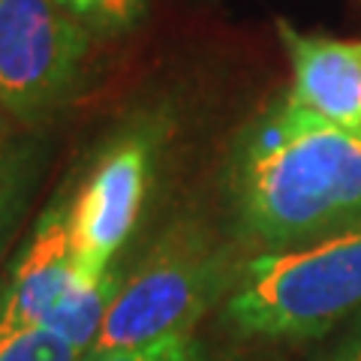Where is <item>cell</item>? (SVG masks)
Here are the masks:
<instances>
[{
    "label": "cell",
    "instance_id": "4fadbf2b",
    "mask_svg": "<svg viewBox=\"0 0 361 361\" xmlns=\"http://www.w3.org/2000/svg\"><path fill=\"white\" fill-rule=\"evenodd\" d=\"M9 127H13V121H9V118L4 115V109H0V139H6V135H13V133H9Z\"/></svg>",
    "mask_w": 361,
    "mask_h": 361
},
{
    "label": "cell",
    "instance_id": "8fae6325",
    "mask_svg": "<svg viewBox=\"0 0 361 361\" xmlns=\"http://www.w3.org/2000/svg\"><path fill=\"white\" fill-rule=\"evenodd\" d=\"M82 361H208V358H205V346L199 343L196 334H180L148 346L115 349V353L106 355H87Z\"/></svg>",
    "mask_w": 361,
    "mask_h": 361
},
{
    "label": "cell",
    "instance_id": "ba28073f",
    "mask_svg": "<svg viewBox=\"0 0 361 361\" xmlns=\"http://www.w3.org/2000/svg\"><path fill=\"white\" fill-rule=\"evenodd\" d=\"M42 169L45 151L39 139H0V256L30 208Z\"/></svg>",
    "mask_w": 361,
    "mask_h": 361
},
{
    "label": "cell",
    "instance_id": "52a82bcc",
    "mask_svg": "<svg viewBox=\"0 0 361 361\" xmlns=\"http://www.w3.org/2000/svg\"><path fill=\"white\" fill-rule=\"evenodd\" d=\"M277 37L292 66L289 99L343 127H361V39L304 33L286 18Z\"/></svg>",
    "mask_w": 361,
    "mask_h": 361
},
{
    "label": "cell",
    "instance_id": "7a4b0ae2",
    "mask_svg": "<svg viewBox=\"0 0 361 361\" xmlns=\"http://www.w3.org/2000/svg\"><path fill=\"white\" fill-rule=\"evenodd\" d=\"M361 310V223L329 238L253 253L223 319L253 341H313Z\"/></svg>",
    "mask_w": 361,
    "mask_h": 361
},
{
    "label": "cell",
    "instance_id": "6da1fadb",
    "mask_svg": "<svg viewBox=\"0 0 361 361\" xmlns=\"http://www.w3.org/2000/svg\"><path fill=\"white\" fill-rule=\"evenodd\" d=\"M238 241L289 250L361 223V127L280 97L238 135L226 169Z\"/></svg>",
    "mask_w": 361,
    "mask_h": 361
},
{
    "label": "cell",
    "instance_id": "8992f818",
    "mask_svg": "<svg viewBox=\"0 0 361 361\" xmlns=\"http://www.w3.org/2000/svg\"><path fill=\"white\" fill-rule=\"evenodd\" d=\"M73 193L75 184L58 187L25 244L0 274V334L49 325L61 310L73 283Z\"/></svg>",
    "mask_w": 361,
    "mask_h": 361
},
{
    "label": "cell",
    "instance_id": "277c9868",
    "mask_svg": "<svg viewBox=\"0 0 361 361\" xmlns=\"http://www.w3.org/2000/svg\"><path fill=\"white\" fill-rule=\"evenodd\" d=\"M94 33L58 0H0V109L39 127L85 82Z\"/></svg>",
    "mask_w": 361,
    "mask_h": 361
},
{
    "label": "cell",
    "instance_id": "7c38bea8",
    "mask_svg": "<svg viewBox=\"0 0 361 361\" xmlns=\"http://www.w3.org/2000/svg\"><path fill=\"white\" fill-rule=\"evenodd\" d=\"M329 361H361V329H355L353 334H349L346 341L331 353Z\"/></svg>",
    "mask_w": 361,
    "mask_h": 361
},
{
    "label": "cell",
    "instance_id": "5b68a950",
    "mask_svg": "<svg viewBox=\"0 0 361 361\" xmlns=\"http://www.w3.org/2000/svg\"><path fill=\"white\" fill-rule=\"evenodd\" d=\"M163 121L133 118L109 135L73 193V283L97 289L118 268L148 196Z\"/></svg>",
    "mask_w": 361,
    "mask_h": 361
},
{
    "label": "cell",
    "instance_id": "30bf717a",
    "mask_svg": "<svg viewBox=\"0 0 361 361\" xmlns=\"http://www.w3.org/2000/svg\"><path fill=\"white\" fill-rule=\"evenodd\" d=\"M85 349L73 343L61 331L39 325V329L0 334V361H82Z\"/></svg>",
    "mask_w": 361,
    "mask_h": 361
},
{
    "label": "cell",
    "instance_id": "3957f363",
    "mask_svg": "<svg viewBox=\"0 0 361 361\" xmlns=\"http://www.w3.org/2000/svg\"><path fill=\"white\" fill-rule=\"evenodd\" d=\"M238 271L229 247L214 238L208 226L199 220L172 223L139 265L123 274L87 355L193 334L202 316L217 301H226Z\"/></svg>",
    "mask_w": 361,
    "mask_h": 361
},
{
    "label": "cell",
    "instance_id": "9c48e42d",
    "mask_svg": "<svg viewBox=\"0 0 361 361\" xmlns=\"http://www.w3.org/2000/svg\"><path fill=\"white\" fill-rule=\"evenodd\" d=\"M94 37H121L148 13V0H58Z\"/></svg>",
    "mask_w": 361,
    "mask_h": 361
}]
</instances>
